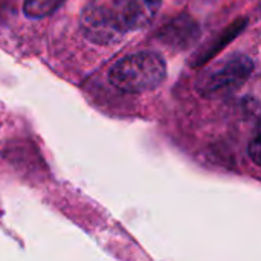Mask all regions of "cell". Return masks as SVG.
Masks as SVG:
<instances>
[{"label": "cell", "instance_id": "6da1fadb", "mask_svg": "<svg viewBox=\"0 0 261 261\" xmlns=\"http://www.w3.org/2000/svg\"><path fill=\"white\" fill-rule=\"evenodd\" d=\"M162 0H87L81 29L95 44H113L128 32L145 28L156 17Z\"/></svg>", "mask_w": 261, "mask_h": 261}, {"label": "cell", "instance_id": "7a4b0ae2", "mask_svg": "<svg viewBox=\"0 0 261 261\" xmlns=\"http://www.w3.org/2000/svg\"><path fill=\"white\" fill-rule=\"evenodd\" d=\"M167 76L164 58L154 52H138L124 57L109 72L113 87L127 93H144L159 87Z\"/></svg>", "mask_w": 261, "mask_h": 261}, {"label": "cell", "instance_id": "3957f363", "mask_svg": "<svg viewBox=\"0 0 261 261\" xmlns=\"http://www.w3.org/2000/svg\"><path fill=\"white\" fill-rule=\"evenodd\" d=\"M254 72V61L243 54H231L205 70L196 80V90L205 98H214L243 86Z\"/></svg>", "mask_w": 261, "mask_h": 261}, {"label": "cell", "instance_id": "277c9868", "mask_svg": "<svg viewBox=\"0 0 261 261\" xmlns=\"http://www.w3.org/2000/svg\"><path fill=\"white\" fill-rule=\"evenodd\" d=\"M197 26L193 20L190 18H182L177 21H173L164 32H162V40L173 44V46H187L191 44L196 37H197Z\"/></svg>", "mask_w": 261, "mask_h": 261}, {"label": "cell", "instance_id": "5b68a950", "mask_svg": "<svg viewBox=\"0 0 261 261\" xmlns=\"http://www.w3.org/2000/svg\"><path fill=\"white\" fill-rule=\"evenodd\" d=\"M66 0H24L23 11L31 18H43L55 12Z\"/></svg>", "mask_w": 261, "mask_h": 261}, {"label": "cell", "instance_id": "8992f818", "mask_svg": "<svg viewBox=\"0 0 261 261\" xmlns=\"http://www.w3.org/2000/svg\"><path fill=\"white\" fill-rule=\"evenodd\" d=\"M248 153H249V158L252 159V162L260 167L261 165V141L260 135H255L254 139L251 141L249 147H248Z\"/></svg>", "mask_w": 261, "mask_h": 261}]
</instances>
